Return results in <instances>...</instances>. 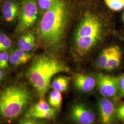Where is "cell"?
<instances>
[{"label": "cell", "mask_w": 124, "mask_h": 124, "mask_svg": "<svg viewBox=\"0 0 124 124\" xmlns=\"http://www.w3.org/2000/svg\"><path fill=\"white\" fill-rule=\"evenodd\" d=\"M57 111V109L51 106L44 99H41L39 102L31 107L26 112V114L33 112H43Z\"/></svg>", "instance_id": "13"}, {"label": "cell", "mask_w": 124, "mask_h": 124, "mask_svg": "<svg viewBox=\"0 0 124 124\" xmlns=\"http://www.w3.org/2000/svg\"><path fill=\"white\" fill-rule=\"evenodd\" d=\"M13 53L18 57L22 59L26 62H28L33 56L32 54L28 53L26 52L21 50V49H18L15 51Z\"/></svg>", "instance_id": "20"}, {"label": "cell", "mask_w": 124, "mask_h": 124, "mask_svg": "<svg viewBox=\"0 0 124 124\" xmlns=\"http://www.w3.org/2000/svg\"><path fill=\"white\" fill-rule=\"evenodd\" d=\"M107 7L114 11H120L124 8V0H104Z\"/></svg>", "instance_id": "17"}, {"label": "cell", "mask_w": 124, "mask_h": 124, "mask_svg": "<svg viewBox=\"0 0 124 124\" xmlns=\"http://www.w3.org/2000/svg\"><path fill=\"white\" fill-rule=\"evenodd\" d=\"M74 33L72 50L77 58L88 55L105 39L108 23L104 15L96 9L88 7L82 13Z\"/></svg>", "instance_id": "1"}, {"label": "cell", "mask_w": 124, "mask_h": 124, "mask_svg": "<svg viewBox=\"0 0 124 124\" xmlns=\"http://www.w3.org/2000/svg\"><path fill=\"white\" fill-rule=\"evenodd\" d=\"M38 14L36 0H25L20 8V17L16 31L21 33L28 31L35 23Z\"/></svg>", "instance_id": "5"}, {"label": "cell", "mask_w": 124, "mask_h": 124, "mask_svg": "<svg viewBox=\"0 0 124 124\" xmlns=\"http://www.w3.org/2000/svg\"><path fill=\"white\" fill-rule=\"evenodd\" d=\"M18 124H46L40 119L25 117L19 120Z\"/></svg>", "instance_id": "19"}, {"label": "cell", "mask_w": 124, "mask_h": 124, "mask_svg": "<svg viewBox=\"0 0 124 124\" xmlns=\"http://www.w3.org/2000/svg\"><path fill=\"white\" fill-rule=\"evenodd\" d=\"M62 98L61 92L54 90L49 94L48 103L53 108L59 109L62 105Z\"/></svg>", "instance_id": "15"}, {"label": "cell", "mask_w": 124, "mask_h": 124, "mask_svg": "<svg viewBox=\"0 0 124 124\" xmlns=\"http://www.w3.org/2000/svg\"><path fill=\"white\" fill-rule=\"evenodd\" d=\"M8 37L4 34H0V45Z\"/></svg>", "instance_id": "26"}, {"label": "cell", "mask_w": 124, "mask_h": 124, "mask_svg": "<svg viewBox=\"0 0 124 124\" xmlns=\"http://www.w3.org/2000/svg\"><path fill=\"white\" fill-rule=\"evenodd\" d=\"M112 46L106 48L102 51L96 61V65L99 69L104 70L110 57Z\"/></svg>", "instance_id": "16"}, {"label": "cell", "mask_w": 124, "mask_h": 124, "mask_svg": "<svg viewBox=\"0 0 124 124\" xmlns=\"http://www.w3.org/2000/svg\"><path fill=\"white\" fill-rule=\"evenodd\" d=\"M11 45L12 41L8 37L0 45V52L8 49L11 47Z\"/></svg>", "instance_id": "25"}, {"label": "cell", "mask_w": 124, "mask_h": 124, "mask_svg": "<svg viewBox=\"0 0 124 124\" xmlns=\"http://www.w3.org/2000/svg\"><path fill=\"white\" fill-rule=\"evenodd\" d=\"M70 117L76 124H93L96 115L91 108L83 103H77L72 107Z\"/></svg>", "instance_id": "7"}, {"label": "cell", "mask_w": 124, "mask_h": 124, "mask_svg": "<svg viewBox=\"0 0 124 124\" xmlns=\"http://www.w3.org/2000/svg\"><path fill=\"white\" fill-rule=\"evenodd\" d=\"M20 8L18 5L11 0L6 1L1 8L3 17L7 22H12L18 17Z\"/></svg>", "instance_id": "10"}, {"label": "cell", "mask_w": 124, "mask_h": 124, "mask_svg": "<svg viewBox=\"0 0 124 124\" xmlns=\"http://www.w3.org/2000/svg\"><path fill=\"white\" fill-rule=\"evenodd\" d=\"M96 85L104 98H111L119 93L118 77L99 73L96 76Z\"/></svg>", "instance_id": "6"}, {"label": "cell", "mask_w": 124, "mask_h": 124, "mask_svg": "<svg viewBox=\"0 0 124 124\" xmlns=\"http://www.w3.org/2000/svg\"><path fill=\"white\" fill-rule=\"evenodd\" d=\"M9 61L11 63L15 66H18L26 63L25 61L18 57L13 53L10 55L9 57Z\"/></svg>", "instance_id": "22"}, {"label": "cell", "mask_w": 124, "mask_h": 124, "mask_svg": "<svg viewBox=\"0 0 124 124\" xmlns=\"http://www.w3.org/2000/svg\"><path fill=\"white\" fill-rule=\"evenodd\" d=\"M70 0H55L41 19L39 36L45 47L58 50L62 46L72 13Z\"/></svg>", "instance_id": "2"}, {"label": "cell", "mask_w": 124, "mask_h": 124, "mask_svg": "<svg viewBox=\"0 0 124 124\" xmlns=\"http://www.w3.org/2000/svg\"><path fill=\"white\" fill-rule=\"evenodd\" d=\"M9 56L6 52H0V69H5L8 67Z\"/></svg>", "instance_id": "21"}, {"label": "cell", "mask_w": 124, "mask_h": 124, "mask_svg": "<svg viewBox=\"0 0 124 124\" xmlns=\"http://www.w3.org/2000/svg\"><path fill=\"white\" fill-rule=\"evenodd\" d=\"M70 71V68L58 58L49 54H42L34 59L26 75L40 97L43 98L51 86L53 76Z\"/></svg>", "instance_id": "3"}, {"label": "cell", "mask_w": 124, "mask_h": 124, "mask_svg": "<svg viewBox=\"0 0 124 124\" xmlns=\"http://www.w3.org/2000/svg\"><path fill=\"white\" fill-rule=\"evenodd\" d=\"M55 0H37L39 8L46 12L53 5Z\"/></svg>", "instance_id": "18"}, {"label": "cell", "mask_w": 124, "mask_h": 124, "mask_svg": "<svg viewBox=\"0 0 124 124\" xmlns=\"http://www.w3.org/2000/svg\"><path fill=\"white\" fill-rule=\"evenodd\" d=\"M4 76V74L3 72L1 70V69H0V81L2 80Z\"/></svg>", "instance_id": "27"}, {"label": "cell", "mask_w": 124, "mask_h": 124, "mask_svg": "<svg viewBox=\"0 0 124 124\" xmlns=\"http://www.w3.org/2000/svg\"><path fill=\"white\" fill-rule=\"evenodd\" d=\"M73 83L78 90L83 93H89L95 88L96 80L92 76L78 74L75 76Z\"/></svg>", "instance_id": "9"}, {"label": "cell", "mask_w": 124, "mask_h": 124, "mask_svg": "<svg viewBox=\"0 0 124 124\" xmlns=\"http://www.w3.org/2000/svg\"><path fill=\"white\" fill-rule=\"evenodd\" d=\"M119 85V93L122 97L124 98V75L118 77Z\"/></svg>", "instance_id": "24"}, {"label": "cell", "mask_w": 124, "mask_h": 124, "mask_svg": "<svg viewBox=\"0 0 124 124\" xmlns=\"http://www.w3.org/2000/svg\"><path fill=\"white\" fill-rule=\"evenodd\" d=\"M18 44L21 50L26 52L31 51L36 46L35 37L31 33H26L20 38Z\"/></svg>", "instance_id": "12"}, {"label": "cell", "mask_w": 124, "mask_h": 124, "mask_svg": "<svg viewBox=\"0 0 124 124\" xmlns=\"http://www.w3.org/2000/svg\"><path fill=\"white\" fill-rule=\"evenodd\" d=\"M98 108L102 124H113L116 116L113 102L107 98H103L98 102Z\"/></svg>", "instance_id": "8"}, {"label": "cell", "mask_w": 124, "mask_h": 124, "mask_svg": "<svg viewBox=\"0 0 124 124\" xmlns=\"http://www.w3.org/2000/svg\"><path fill=\"white\" fill-rule=\"evenodd\" d=\"M32 99L28 89L22 85H13L0 93V118L7 120L16 119L22 114Z\"/></svg>", "instance_id": "4"}, {"label": "cell", "mask_w": 124, "mask_h": 124, "mask_svg": "<svg viewBox=\"0 0 124 124\" xmlns=\"http://www.w3.org/2000/svg\"><path fill=\"white\" fill-rule=\"evenodd\" d=\"M122 58V53L120 47L117 46H112L110 57L104 70L111 71L117 68L120 64Z\"/></svg>", "instance_id": "11"}, {"label": "cell", "mask_w": 124, "mask_h": 124, "mask_svg": "<svg viewBox=\"0 0 124 124\" xmlns=\"http://www.w3.org/2000/svg\"><path fill=\"white\" fill-rule=\"evenodd\" d=\"M70 78L65 76H60L55 78L52 82V86L54 90L60 92L66 91L68 88Z\"/></svg>", "instance_id": "14"}, {"label": "cell", "mask_w": 124, "mask_h": 124, "mask_svg": "<svg viewBox=\"0 0 124 124\" xmlns=\"http://www.w3.org/2000/svg\"><path fill=\"white\" fill-rule=\"evenodd\" d=\"M123 20H124V15H123Z\"/></svg>", "instance_id": "28"}, {"label": "cell", "mask_w": 124, "mask_h": 124, "mask_svg": "<svg viewBox=\"0 0 124 124\" xmlns=\"http://www.w3.org/2000/svg\"><path fill=\"white\" fill-rule=\"evenodd\" d=\"M116 116L118 119L124 123V102L116 110Z\"/></svg>", "instance_id": "23"}]
</instances>
